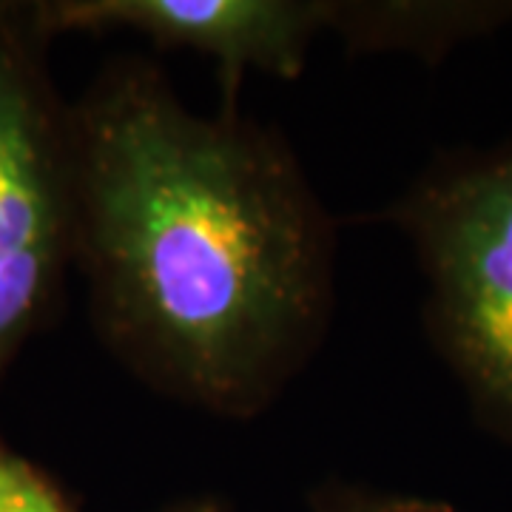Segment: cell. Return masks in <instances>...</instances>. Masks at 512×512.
<instances>
[{
	"label": "cell",
	"mask_w": 512,
	"mask_h": 512,
	"mask_svg": "<svg viewBox=\"0 0 512 512\" xmlns=\"http://www.w3.org/2000/svg\"><path fill=\"white\" fill-rule=\"evenodd\" d=\"M376 220L413 242L427 333L478 419L512 441V143L444 157Z\"/></svg>",
	"instance_id": "2"
},
{
	"label": "cell",
	"mask_w": 512,
	"mask_h": 512,
	"mask_svg": "<svg viewBox=\"0 0 512 512\" xmlns=\"http://www.w3.org/2000/svg\"><path fill=\"white\" fill-rule=\"evenodd\" d=\"M0 512H80L52 473L0 436Z\"/></svg>",
	"instance_id": "7"
},
{
	"label": "cell",
	"mask_w": 512,
	"mask_h": 512,
	"mask_svg": "<svg viewBox=\"0 0 512 512\" xmlns=\"http://www.w3.org/2000/svg\"><path fill=\"white\" fill-rule=\"evenodd\" d=\"M160 512H228V507L214 495H197V498L177 501ZM311 512H453V507L436 498L333 481L311 495Z\"/></svg>",
	"instance_id": "6"
},
{
	"label": "cell",
	"mask_w": 512,
	"mask_h": 512,
	"mask_svg": "<svg viewBox=\"0 0 512 512\" xmlns=\"http://www.w3.org/2000/svg\"><path fill=\"white\" fill-rule=\"evenodd\" d=\"M23 9L46 46L63 35L134 32L157 49L211 57L225 111H237L248 72L296 80L316 37L336 23V0H37Z\"/></svg>",
	"instance_id": "4"
},
{
	"label": "cell",
	"mask_w": 512,
	"mask_h": 512,
	"mask_svg": "<svg viewBox=\"0 0 512 512\" xmlns=\"http://www.w3.org/2000/svg\"><path fill=\"white\" fill-rule=\"evenodd\" d=\"M23 3H0V382L74 268L69 106Z\"/></svg>",
	"instance_id": "3"
},
{
	"label": "cell",
	"mask_w": 512,
	"mask_h": 512,
	"mask_svg": "<svg viewBox=\"0 0 512 512\" xmlns=\"http://www.w3.org/2000/svg\"><path fill=\"white\" fill-rule=\"evenodd\" d=\"M69 140L74 268L106 348L174 402L265 413L333 316V220L288 143L194 114L137 57L69 106Z\"/></svg>",
	"instance_id": "1"
},
{
	"label": "cell",
	"mask_w": 512,
	"mask_h": 512,
	"mask_svg": "<svg viewBox=\"0 0 512 512\" xmlns=\"http://www.w3.org/2000/svg\"><path fill=\"white\" fill-rule=\"evenodd\" d=\"M512 3H430V0H339L333 35L353 55L407 52L427 63L458 43L498 29Z\"/></svg>",
	"instance_id": "5"
}]
</instances>
